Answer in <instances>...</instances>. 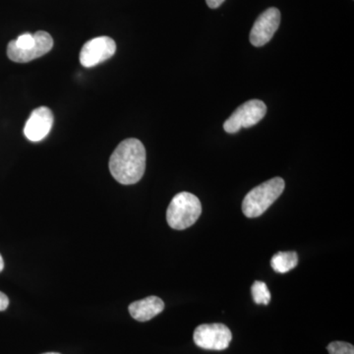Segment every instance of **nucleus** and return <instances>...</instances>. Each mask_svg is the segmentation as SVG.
Instances as JSON below:
<instances>
[{"label":"nucleus","mask_w":354,"mask_h":354,"mask_svg":"<svg viewBox=\"0 0 354 354\" xmlns=\"http://www.w3.org/2000/svg\"><path fill=\"white\" fill-rule=\"evenodd\" d=\"M116 44L109 37H97L84 44L80 51V62L84 67H94L113 57Z\"/></svg>","instance_id":"obj_7"},{"label":"nucleus","mask_w":354,"mask_h":354,"mask_svg":"<svg viewBox=\"0 0 354 354\" xmlns=\"http://www.w3.org/2000/svg\"><path fill=\"white\" fill-rule=\"evenodd\" d=\"M251 292L256 304L268 305L271 301V292L263 281H255L251 288Z\"/></svg>","instance_id":"obj_12"},{"label":"nucleus","mask_w":354,"mask_h":354,"mask_svg":"<svg viewBox=\"0 0 354 354\" xmlns=\"http://www.w3.org/2000/svg\"><path fill=\"white\" fill-rule=\"evenodd\" d=\"M202 214V205L195 195L180 192L172 198L167 211V221L174 230H183L194 225Z\"/></svg>","instance_id":"obj_4"},{"label":"nucleus","mask_w":354,"mask_h":354,"mask_svg":"<svg viewBox=\"0 0 354 354\" xmlns=\"http://www.w3.org/2000/svg\"><path fill=\"white\" fill-rule=\"evenodd\" d=\"M195 344L207 351H225L230 346L232 334L223 324H203L193 335Z\"/></svg>","instance_id":"obj_6"},{"label":"nucleus","mask_w":354,"mask_h":354,"mask_svg":"<svg viewBox=\"0 0 354 354\" xmlns=\"http://www.w3.org/2000/svg\"><path fill=\"white\" fill-rule=\"evenodd\" d=\"M44 354H60V353H44Z\"/></svg>","instance_id":"obj_17"},{"label":"nucleus","mask_w":354,"mask_h":354,"mask_svg":"<svg viewBox=\"0 0 354 354\" xmlns=\"http://www.w3.org/2000/svg\"><path fill=\"white\" fill-rule=\"evenodd\" d=\"M281 24V12L279 9L271 7L261 14L254 23L250 32V43L254 46H265L271 41L274 32L278 31Z\"/></svg>","instance_id":"obj_8"},{"label":"nucleus","mask_w":354,"mask_h":354,"mask_svg":"<svg viewBox=\"0 0 354 354\" xmlns=\"http://www.w3.org/2000/svg\"><path fill=\"white\" fill-rule=\"evenodd\" d=\"M285 180L274 177L253 188L242 202V212L247 218H258L265 213L285 190Z\"/></svg>","instance_id":"obj_3"},{"label":"nucleus","mask_w":354,"mask_h":354,"mask_svg":"<svg viewBox=\"0 0 354 354\" xmlns=\"http://www.w3.org/2000/svg\"><path fill=\"white\" fill-rule=\"evenodd\" d=\"M145 169L146 149L138 139L121 142L109 158L111 176L123 185L139 183Z\"/></svg>","instance_id":"obj_1"},{"label":"nucleus","mask_w":354,"mask_h":354,"mask_svg":"<svg viewBox=\"0 0 354 354\" xmlns=\"http://www.w3.org/2000/svg\"><path fill=\"white\" fill-rule=\"evenodd\" d=\"M9 305V299L6 295L0 291V311H4Z\"/></svg>","instance_id":"obj_14"},{"label":"nucleus","mask_w":354,"mask_h":354,"mask_svg":"<svg viewBox=\"0 0 354 354\" xmlns=\"http://www.w3.org/2000/svg\"><path fill=\"white\" fill-rule=\"evenodd\" d=\"M53 46V39L48 32H26L8 44L7 55L14 62L26 64L46 55Z\"/></svg>","instance_id":"obj_2"},{"label":"nucleus","mask_w":354,"mask_h":354,"mask_svg":"<svg viewBox=\"0 0 354 354\" xmlns=\"http://www.w3.org/2000/svg\"><path fill=\"white\" fill-rule=\"evenodd\" d=\"M267 106L260 100H251L237 108L223 123V129L230 134L239 132L242 128L252 127L264 118Z\"/></svg>","instance_id":"obj_5"},{"label":"nucleus","mask_w":354,"mask_h":354,"mask_svg":"<svg viewBox=\"0 0 354 354\" xmlns=\"http://www.w3.org/2000/svg\"><path fill=\"white\" fill-rule=\"evenodd\" d=\"M298 264L297 254L290 252H278L272 256L271 266L274 272L279 274H286L290 270L295 269Z\"/></svg>","instance_id":"obj_11"},{"label":"nucleus","mask_w":354,"mask_h":354,"mask_svg":"<svg viewBox=\"0 0 354 354\" xmlns=\"http://www.w3.org/2000/svg\"><path fill=\"white\" fill-rule=\"evenodd\" d=\"M327 349L330 354H354V346L346 342H330Z\"/></svg>","instance_id":"obj_13"},{"label":"nucleus","mask_w":354,"mask_h":354,"mask_svg":"<svg viewBox=\"0 0 354 354\" xmlns=\"http://www.w3.org/2000/svg\"><path fill=\"white\" fill-rule=\"evenodd\" d=\"M165 309V304L160 297H149L129 305V313L139 322L152 320Z\"/></svg>","instance_id":"obj_10"},{"label":"nucleus","mask_w":354,"mask_h":354,"mask_svg":"<svg viewBox=\"0 0 354 354\" xmlns=\"http://www.w3.org/2000/svg\"><path fill=\"white\" fill-rule=\"evenodd\" d=\"M225 0H206L207 6L212 9L218 8Z\"/></svg>","instance_id":"obj_15"},{"label":"nucleus","mask_w":354,"mask_h":354,"mask_svg":"<svg viewBox=\"0 0 354 354\" xmlns=\"http://www.w3.org/2000/svg\"><path fill=\"white\" fill-rule=\"evenodd\" d=\"M3 268H4L3 258H2V256L0 255V272L3 271Z\"/></svg>","instance_id":"obj_16"},{"label":"nucleus","mask_w":354,"mask_h":354,"mask_svg":"<svg viewBox=\"0 0 354 354\" xmlns=\"http://www.w3.org/2000/svg\"><path fill=\"white\" fill-rule=\"evenodd\" d=\"M53 113L46 106L34 109L24 127L26 138L32 142H39L48 136L53 125Z\"/></svg>","instance_id":"obj_9"}]
</instances>
